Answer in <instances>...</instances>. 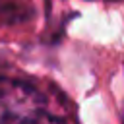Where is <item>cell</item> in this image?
Masks as SVG:
<instances>
[{
	"label": "cell",
	"instance_id": "cell-1",
	"mask_svg": "<svg viewBox=\"0 0 124 124\" xmlns=\"http://www.w3.org/2000/svg\"><path fill=\"white\" fill-rule=\"evenodd\" d=\"M41 110L39 93L19 81L0 78V124L19 122Z\"/></svg>",
	"mask_w": 124,
	"mask_h": 124
},
{
	"label": "cell",
	"instance_id": "cell-2",
	"mask_svg": "<svg viewBox=\"0 0 124 124\" xmlns=\"http://www.w3.org/2000/svg\"><path fill=\"white\" fill-rule=\"evenodd\" d=\"M17 124H64V122H60L58 118H54V116H50V114L39 110V112H35V114H31V116L19 120Z\"/></svg>",
	"mask_w": 124,
	"mask_h": 124
}]
</instances>
